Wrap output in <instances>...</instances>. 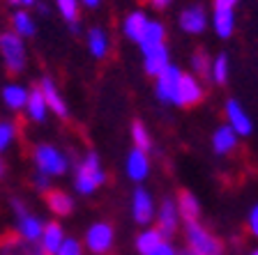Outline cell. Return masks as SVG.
<instances>
[{
  "mask_svg": "<svg viewBox=\"0 0 258 255\" xmlns=\"http://www.w3.org/2000/svg\"><path fill=\"white\" fill-rule=\"evenodd\" d=\"M39 90H42V95H44V101H46V108H48V111H53L55 115L60 117V120H67L70 111H67V104H64V99L60 97L58 85H55L51 78H42V80H39Z\"/></svg>",
  "mask_w": 258,
  "mask_h": 255,
  "instance_id": "9a60e30c",
  "label": "cell"
},
{
  "mask_svg": "<svg viewBox=\"0 0 258 255\" xmlns=\"http://www.w3.org/2000/svg\"><path fill=\"white\" fill-rule=\"evenodd\" d=\"M168 64H171V53H168L166 44H161V46L143 53V69H145V74L152 76V78H157Z\"/></svg>",
  "mask_w": 258,
  "mask_h": 255,
  "instance_id": "4fadbf2b",
  "label": "cell"
},
{
  "mask_svg": "<svg viewBox=\"0 0 258 255\" xmlns=\"http://www.w3.org/2000/svg\"><path fill=\"white\" fill-rule=\"evenodd\" d=\"M60 14L64 16V21L76 23V16H79V0H55Z\"/></svg>",
  "mask_w": 258,
  "mask_h": 255,
  "instance_id": "d6a6232c",
  "label": "cell"
},
{
  "mask_svg": "<svg viewBox=\"0 0 258 255\" xmlns=\"http://www.w3.org/2000/svg\"><path fill=\"white\" fill-rule=\"evenodd\" d=\"M155 221H157V230H159L164 237H171L177 232V225H180V214H177V205L173 198H164L161 205L155 212Z\"/></svg>",
  "mask_w": 258,
  "mask_h": 255,
  "instance_id": "9c48e42d",
  "label": "cell"
},
{
  "mask_svg": "<svg viewBox=\"0 0 258 255\" xmlns=\"http://www.w3.org/2000/svg\"><path fill=\"white\" fill-rule=\"evenodd\" d=\"M0 255H30V244H26L19 234H12L0 241Z\"/></svg>",
  "mask_w": 258,
  "mask_h": 255,
  "instance_id": "f1b7e54d",
  "label": "cell"
},
{
  "mask_svg": "<svg viewBox=\"0 0 258 255\" xmlns=\"http://www.w3.org/2000/svg\"><path fill=\"white\" fill-rule=\"evenodd\" d=\"M189 67H191L194 76H210V58L203 51H196L189 60Z\"/></svg>",
  "mask_w": 258,
  "mask_h": 255,
  "instance_id": "1f68e13d",
  "label": "cell"
},
{
  "mask_svg": "<svg viewBox=\"0 0 258 255\" xmlns=\"http://www.w3.org/2000/svg\"><path fill=\"white\" fill-rule=\"evenodd\" d=\"M44 202H46L48 212L58 218L70 216V214L74 212V200H72V196L67 191H62V189H48V191L44 193Z\"/></svg>",
  "mask_w": 258,
  "mask_h": 255,
  "instance_id": "5bb4252c",
  "label": "cell"
},
{
  "mask_svg": "<svg viewBox=\"0 0 258 255\" xmlns=\"http://www.w3.org/2000/svg\"><path fill=\"white\" fill-rule=\"evenodd\" d=\"M88 48H90V55L97 60L106 58L108 53V37L106 32L102 30V28H92L90 32H88Z\"/></svg>",
  "mask_w": 258,
  "mask_h": 255,
  "instance_id": "d4e9b609",
  "label": "cell"
},
{
  "mask_svg": "<svg viewBox=\"0 0 258 255\" xmlns=\"http://www.w3.org/2000/svg\"><path fill=\"white\" fill-rule=\"evenodd\" d=\"M247 228L253 237H258V205H253L249 209V216H247Z\"/></svg>",
  "mask_w": 258,
  "mask_h": 255,
  "instance_id": "e575fe53",
  "label": "cell"
},
{
  "mask_svg": "<svg viewBox=\"0 0 258 255\" xmlns=\"http://www.w3.org/2000/svg\"><path fill=\"white\" fill-rule=\"evenodd\" d=\"M148 26H150V19H148L143 12H132V14L124 16L122 32H124V37H127V39H132V42L139 44L141 39H143Z\"/></svg>",
  "mask_w": 258,
  "mask_h": 255,
  "instance_id": "ffe728a7",
  "label": "cell"
},
{
  "mask_svg": "<svg viewBox=\"0 0 258 255\" xmlns=\"http://www.w3.org/2000/svg\"><path fill=\"white\" fill-rule=\"evenodd\" d=\"M7 3H10V5H21V3H19V0H7Z\"/></svg>",
  "mask_w": 258,
  "mask_h": 255,
  "instance_id": "ee69618b",
  "label": "cell"
},
{
  "mask_svg": "<svg viewBox=\"0 0 258 255\" xmlns=\"http://www.w3.org/2000/svg\"><path fill=\"white\" fill-rule=\"evenodd\" d=\"M164 239H166V237H164L157 228H148L136 237V250H139L141 255H150Z\"/></svg>",
  "mask_w": 258,
  "mask_h": 255,
  "instance_id": "cb8c5ba5",
  "label": "cell"
},
{
  "mask_svg": "<svg viewBox=\"0 0 258 255\" xmlns=\"http://www.w3.org/2000/svg\"><path fill=\"white\" fill-rule=\"evenodd\" d=\"M83 5L86 7H97L99 5V0H83Z\"/></svg>",
  "mask_w": 258,
  "mask_h": 255,
  "instance_id": "60d3db41",
  "label": "cell"
},
{
  "mask_svg": "<svg viewBox=\"0 0 258 255\" xmlns=\"http://www.w3.org/2000/svg\"><path fill=\"white\" fill-rule=\"evenodd\" d=\"M226 124H228L237 136H242V138L253 131V122H251V117H249V113L244 111L242 104L235 99L226 101Z\"/></svg>",
  "mask_w": 258,
  "mask_h": 255,
  "instance_id": "30bf717a",
  "label": "cell"
},
{
  "mask_svg": "<svg viewBox=\"0 0 258 255\" xmlns=\"http://www.w3.org/2000/svg\"><path fill=\"white\" fill-rule=\"evenodd\" d=\"M240 0H215V12H233Z\"/></svg>",
  "mask_w": 258,
  "mask_h": 255,
  "instance_id": "8d00e7d4",
  "label": "cell"
},
{
  "mask_svg": "<svg viewBox=\"0 0 258 255\" xmlns=\"http://www.w3.org/2000/svg\"><path fill=\"white\" fill-rule=\"evenodd\" d=\"M64 241V230L58 221H48L44 223V230H42V237H39V246L46 255H55L58 248L62 246Z\"/></svg>",
  "mask_w": 258,
  "mask_h": 255,
  "instance_id": "d6986e66",
  "label": "cell"
},
{
  "mask_svg": "<svg viewBox=\"0 0 258 255\" xmlns=\"http://www.w3.org/2000/svg\"><path fill=\"white\" fill-rule=\"evenodd\" d=\"M249 255H258V248H253V250H251V253H249Z\"/></svg>",
  "mask_w": 258,
  "mask_h": 255,
  "instance_id": "f6af8a7d",
  "label": "cell"
},
{
  "mask_svg": "<svg viewBox=\"0 0 258 255\" xmlns=\"http://www.w3.org/2000/svg\"><path fill=\"white\" fill-rule=\"evenodd\" d=\"M205 97V90L201 80L194 74L182 71V78H180V88H177V97H175V106L180 108H194L199 106Z\"/></svg>",
  "mask_w": 258,
  "mask_h": 255,
  "instance_id": "52a82bcc",
  "label": "cell"
},
{
  "mask_svg": "<svg viewBox=\"0 0 258 255\" xmlns=\"http://www.w3.org/2000/svg\"><path fill=\"white\" fill-rule=\"evenodd\" d=\"M0 55H3V62L10 76L21 74L26 69V44L16 32L0 35Z\"/></svg>",
  "mask_w": 258,
  "mask_h": 255,
  "instance_id": "277c9868",
  "label": "cell"
},
{
  "mask_svg": "<svg viewBox=\"0 0 258 255\" xmlns=\"http://www.w3.org/2000/svg\"><path fill=\"white\" fill-rule=\"evenodd\" d=\"M21 5H35V0H19Z\"/></svg>",
  "mask_w": 258,
  "mask_h": 255,
  "instance_id": "b9f144b4",
  "label": "cell"
},
{
  "mask_svg": "<svg viewBox=\"0 0 258 255\" xmlns=\"http://www.w3.org/2000/svg\"><path fill=\"white\" fill-rule=\"evenodd\" d=\"M150 5L157 7V10H164V7L171 5V0H150Z\"/></svg>",
  "mask_w": 258,
  "mask_h": 255,
  "instance_id": "f35d334b",
  "label": "cell"
},
{
  "mask_svg": "<svg viewBox=\"0 0 258 255\" xmlns=\"http://www.w3.org/2000/svg\"><path fill=\"white\" fill-rule=\"evenodd\" d=\"M150 255H177V248H175V246H173L168 239H164L155 250H152Z\"/></svg>",
  "mask_w": 258,
  "mask_h": 255,
  "instance_id": "d590c367",
  "label": "cell"
},
{
  "mask_svg": "<svg viewBox=\"0 0 258 255\" xmlns=\"http://www.w3.org/2000/svg\"><path fill=\"white\" fill-rule=\"evenodd\" d=\"M212 28H215L217 37L228 39L235 30V14L233 12H215L212 14Z\"/></svg>",
  "mask_w": 258,
  "mask_h": 255,
  "instance_id": "484cf974",
  "label": "cell"
},
{
  "mask_svg": "<svg viewBox=\"0 0 258 255\" xmlns=\"http://www.w3.org/2000/svg\"><path fill=\"white\" fill-rule=\"evenodd\" d=\"M148 175H150V159H148V152L134 147L127 154V177L132 182H143Z\"/></svg>",
  "mask_w": 258,
  "mask_h": 255,
  "instance_id": "e0dca14e",
  "label": "cell"
},
{
  "mask_svg": "<svg viewBox=\"0 0 258 255\" xmlns=\"http://www.w3.org/2000/svg\"><path fill=\"white\" fill-rule=\"evenodd\" d=\"M106 182V173L102 168V161L97 152H88L83 159L79 161L74 173V186L81 196H90L99 186Z\"/></svg>",
  "mask_w": 258,
  "mask_h": 255,
  "instance_id": "6da1fadb",
  "label": "cell"
},
{
  "mask_svg": "<svg viewBox=\"0 0 258 255\" xmlns=\"http://www.w3.org/2000/svg\"><path fill=\"white\" fill-rule=\"evenodd\" d=\"M12 26H14V30L12 32H16L19 37H32L35 32H37V26H35V21H32V16L28 14V12H23V10H19L14 16H12Z\"/></svg>",
  "mask_w": 258,
  "mask_h": 255,
  "instance_id": "83f0119b",
  "label": "cell"
},
{
  "mask_svg": "<svg viewBox=\"0 0 258 255\" xmlns=\"http://www.w3.org/2000/svg\"><path fill=\"white\" fill-rule=\"evenodd\" d=\"M184 237H187V250H191L194 255H224V244L219 237H215V232H210L199 221L184 225Z\"/></svg>",
  "mask_w": 258,
  "mask_h": 255,
  "instance_id": "3957f363",
  "label": "cell"
},
{
  "mask_svg": "<svg viewBox=\"0 0 258 255\" xmlns=\"http://www.w3.org/2000/svg\"><path fill=\"white\" fill-rule=\"evenodd\" d=\"M180 28H182L187 35H201V32L208 28V14L201 5H189L180 12V19H177Z\"/></svg>",
  "mask_w": 258,
  "mask_h": 255,
  "instance_id": "8fae6325",
  "label": "cell"
},
{
  "mask_svg": "<svg viewBox=\"0 0 258 255\" xmlns=\"http://www.w3.org/2000/svg\"><path fill=\"white\" fill-rule=\"evenodd\" d=\"M0 97H3V104H5L10 111L16 113V111H21V108H26L28 88H23V85H19V83H10L3 88Z\"/></svg>",
  "mask_w": 258,
  "mask_h": 255,
  "instance_id": "7402d4cb",
  "label": "cell"
},
{
  "mask_svg": "<svg viewBox=\"0 0 258 255\" xmlns=\"http://www.w3.org/2000/svg\"><path fill=\"white\" fill-rule=\"evenodd\" d=\"M175 205H177V214H180V218L184 221V225L187 223H196L201 218V202L199 198L194 196L191 191H180L175 198Z\"/></svg>",
  "mask_w": 258,
  "mask_h": 255,
  "instance_id": "2e32d148",
  "label": "cell"
},
{
  "mask_svg": "<svg viewBox=\"0 0 258 255\" xmlns=\"http://www.w3.org/2000/svg\"><path fill=\"white\" fill-rule=\"evenodd\" d=\"M132 143L136 145V149H143V152H148V149L152 147V138L150 133H148V129L143 127V122H132Z\"/></svg>",
  "mask_w": 258,
  "mask_h": 255,
  "instance_id": "f546056e",
  "label": "cell"
},
{
  "mask_svg": "<svg viewBox=\"0 0 258 255\" xmlns=\"http://www.w3.org/2000/svg\"><path fill=\"white\" fill-rule=\"evenodd\" d=\"M55 255H83V244L76 237H64L62 246L58 248Z\"/></svg>",
  "mask_w": 258,
  "mask_h": 255,
  "instance_id": "836d02e7",
  "label": "cell"
},
{
  "mask_svg": "<svg viewBox=\"0 0 258 255\" xmlns=\"http://www.w3.org/2000/svg\"><path fill=\"white\" fill-rule=\"evenodd\" d=\"M113 241H115V230L111 223H95L88 228L86 232V248L92 255H106L113 248Z\"/></svg>",
  "mask_w": 258,
  "mask_h": 255,
  "instance_id": "8992f818",
  "label": "cell"
},
{
  "mask_svg": "<svg viewBox=\"0 0 258 255\" xmlns=\"http://www.w3.org/2000/svg\"><path fill=\"white\" fill-rule=\"evenodd\" d=\"M228 74H231V60L226 53H219L215 60H210V78L217 85H224L228 80Z\"/></svg>",
  "mask_w": 258,
  "mask_h": 255,
  "instance_id": "4316f807",
  "label": "cell"
},
{
  "mask_svg": "<svg viewBox=\"0 0 258 255\" xmlns=\"http://www.w3.org/2000/svg\"><path fill=\"white\" fill-rule=\"evenodd\" d=\"M5 173H7V168H5V161H3V156H0V180L5 177Z\"/></svg>",
  "mask_w": 258,
  "mask_h": 255,
  "instance_id": "ab89813d",
  "label": "cell"
},
{
  "mask_svg": "<svg viewBox=\"0 0 258 255\" xmlns=\"http://www.w3.org/2000/svg\"><path fill=\"white\" fill-rule=\"evenodd\" d=\"M180 78H182V69L175 67V64H168L166 69L155 78V97L161 104H175Z\"/></svg>",
  "mask_w": 258,
  "mask_h": 255,
  "instance_id": "5b68a950",
  "label": "cell"
},
{
  "mask_svg": "<svg viewBox=\"0 0 258 255\" xmlns=\"http://www.w3.org/2000/svg\"><path fill=\"white\" fill-rule=\"evenodd\" d=\"M155 200L152 193L143 186H136L132 193V216L139 225H150V221H155Z\"/></svg>",
  "mask_w": 258,
  "mask_h": 255,
  "instance_id": "ba28073f",
  "label": "cell"
},
{
  "mask_svg": "<svg viewBox=\"0 0 258 255\" xmlns=\"http://www.w3.org/2000/svg\"><path fill=\"white\" fill-rule=\"evenodd\" d=\"M32 182H35V186H37L39 191H44V193H46L48 189H51V186H48V177H46V175H42V173H37V175L32 177Z\"/></svg>",
  "mask_w": 258,
  "mask_h": 255,
  "instance_id": "74e56055",
  "label": "cell"
},
{
  "mask_svg": "<svg viewBox=\"0 0 258 255\" xmlns=\"http://www.w3.org/2000/svg\"><path fill=\"white\" fill-rule=\"evenodd\" d=\"M237 140H240V136L228 124H221L212 133V149H215V154L226 156V154H231V152H235Z\"/></svg>",
  "mask_w": 258,
  "mask_h": 255,
  "instance_id": "ac0fdd59",
  "label": "cell"
},
{
  "mask_svg": "<svg viewBox=\"0 0 258 255\" xmlns=\"http://www.w3.org/2000/svg\"><path fill=\"white\" fill-rule=\"evenodd\" d=\"M14 138H16L14 122H10V120H0V154L14 143Z\"/></svg>",
  "mask_w": 258,
  "mask_h": 255,
  "instance_id": "4dcf8cb0",
  "label": "cell"
},
{
  "mask_svg": "<svg viewBox=\"0 0 258 255\" xmlns=\"http://www.w3.org/2000/svg\"><path fill=\"white\" fill-rule=\"evenodd\" d=\"M161 44H166V30H164V26H161L159 21H150V26H148V30H145L143 39L139 42L141 53L152 51V48L161 46Z\"/></svg>",
  "mask_w": 258,
  "mask_h": 255,
  "instance_id": "603a6c76",
  "label": "cell"
},
{
  "mask_svg": "<svg viewBox=\"0 0 258 255\" xmlns=\"http://www.w3.org/2000/svg\"><path fill=\"white\" fill-rule=\"evenodd\" d=\"M32 161H35L37 173H42L46 177H60L70 168L67 154H64L62 149L53 147V145H48V143H42L32 149Z\"/></svg>",
  "mask_w": 258,
  "mask_h": 255,
  "instance_id": "7a4b0ae2",
  "label": "cell"
},
{
  "mask_svg": "<svg viewBox=\"0 0 258 255\" xmlns=\"http://www.w3.org/2000/svg\"><path fill=\"white\" fill-rule=\"evenodd\" d=\"M42 230H44L42 218L35 216L30 209H28L26 214H21V216H16V232H19V237H21L26 244H39Z\"/></svg>",
  "mask_w": 258,
  "mask_h": 255,
  "instance_id": "7c38bea8",
  "label": "cell"
},
{
  "mask_svg": "<svg viewBox=\"0 0 258 255\" xmlns=\"http://www.w3.org/2000/svg\"><path fill=\"white\" fill-rule=\"evenodd\" d=\"M177 255H194V253H191V250H187V248H184L182 253H177Z\"/></svg>",
  "mask_w": 258,
  "mask_h": 255,
  "instance_id": "7bdbcfd3",
  "label": "cell"
},
{
  "mask_svg": "<svg viewBox=\"0 0 258 255\" xmlns=\"http://www.w3.org/2000/svg\"><path fill=\"white\" fill-rule=\"evenodd\" d=\"M26 113L30 117L32 122H44L46 120V101H44V95L39 90V83L32 85L30 90H28V101H26Z\"/></svg>",
  "mask_w": 258,
  "mask_h": 255,
  "instance_id": "44dd1931",
  "label": "cell"
}]
</instances>
